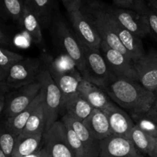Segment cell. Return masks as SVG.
Returning a JSON list of instances; mask_svg holds the SVG:
<instances>
[{
    "label": "cell",
    "instance_id": "1",
    "mask_svg": "<svg viewBox=\"0 0 157 157\" xmlns=\"http://www.w3.org/2000/svg\"><path fill=\"white\" fill-rule=\"evenodd\" d=\"M104 90L112 101L128 111L133 117L147 114L156 98V94L140 83L126 78H117Z\"/></svg>",
    "mask_w": 157,
    "mask_h": 157
},
{
    "label": "cell",
    "instance_id": "2",
    "mask_svg": "<svg viewBox=\"0 0 157 157\" xmlns=\"http://www.w3.org/2000/svg\"><path fill=\"white\" fill-rule=\"evenodd\" d=\"M80 44L84 56V71L81 76L104 90L117 79V77L110 70L101 51L91 48L81 42Z\"/></svg>",
    "mask_w": 157,
    "mask_h": 157
},
{
    "label": "cell",
    "instance_id": "3",
    "mask_svg": "<svg viewBox=\"0 0 157 157\" xmlns=\"http://www.w3.org/2000/svg\"><path fill=\"white\" fill-rule=\"evenodd\" d=\"M37 81L41 85V90L44 94V108L45 113V131L48 130L57 121L61 113L62 97L58 85L54 81L50 69L44 65L38 76Z\"/></svg>",
    "mask_w": 157,
    "mask_h": 157
},
{
    "label": "cell",
    "instance_id": "4",
    "mask_svg": "<svg viewBox=\"0 0 157 157\" xmlns=\"http://www.w3.org/2000/svg\"><path fill=\"white\" fill-rule=\"evenodd\" d=\"M52 32L60 47L75 64L81 75L84 71V56L81 46L75 32H72L61 17L53 19Z\"/></svg>",
    "mask_w": 157,
    "mask_h": 157
},
{
    "label": "cell",
    "instance_id": "5",
    "mask_svg": "<svg viewBox=\"0 0 157 157\" xmlns=\"http://www.w3.org/2000/svg\"><path fill=\"white\" fill-rule=\"evenodd\" d=\"M81 9L91 20L102 41H105L112 48L130 58L127 50L121 44L116 32L110 25L108 15L104 9V6L96 2L90 6L83 7Z\"/></svg>",
    "mask_w": 157,
    "mask_h": 157
},
{
    "label": "cell",
    "instance_id": "6",
    "mask_svg": "<svg viewBox=\"0 0 157 157\" xmlns=\"http://www.w3.org/2000/svg\"><path fill=\"white\" fill-rule=\"evenodd\" d=\"M41 90V85L38 81L9 90L5 98L2 112L5 119L12 117L27 108Z\"/></svg>",
    "mask_w": 157,
    "mask_h": 157
},
{
    "label": "cell",
    "instance_id": "7",
    "mask_svg": "<svg viewBox=\"0 0 157 157\" xmlns=\"http://www.w3.org/2000/svg\"><path fill=\"white\" fill-rule=\"evenodd\" d=\"M44 64L40 58H24L9 71L5 83L12 89H17L37 81Z\"/></svg>",
    "mask_w": 157,
    "mask_h": 157
},
{
    "label": "cell",
    "instance_id": "8",
    "mask_svg": "<svg viewBox=\"0 0 157 157\" xmlns=\"http://www.w3.org/2000/svg\"><path fill=\"white\" fill-rule=\"evenodd\" d=\"M104 7L123 27L140 38H144L151 33L147 18L144 14L139 13L133 9H123L115 6H104Z\"/></svg>",
    "mask_w": 157,
    "mask_h": 157
},
{
    "label": "cell",
    "instance_id": "9",
    "mask_svg": "<svg viewBox=\"0 0 157 157\" xmlns=\"http://www.w3.org/2000/svg\"><path fill=\"white\" fill-rule=\"evenodd\" d=\"M100 51L110 70L117 78H126L138 81L134 62L131 58L112 48L104 41H101Z\"/></svg>",
    "mask_w": 157,
    "mask_h": 157
},
{
    "label": "cell",
    "instance_id": "10",
    "mask_svg": "<svg viewBox=\"0 0 157 157\" xmlns=\"http://www.w3.org/2000/svg\"><path fill=\"white\" fill-rule=\"evenodd\" d=\"M42 147L52 157H75L67 140L65 126L61 121H57L44 131Z\"/></svg>",
    "mask_w": 157,
    "mask_h": 157
},
{
    "label": "cell",
    "instance_id": "11",
    "mask_svg": "<svg viewBox=\"0 0 157 157\" xmlns=\"http://www.w3.org/2000/svg\"><path fill=\"white\" fill-rule=\"evenodd\" d=\"M68 15L78 41L91 48L100 50L102 39L87 14L79 9L70 12Z\"/></svg>",
    "mask_w": 157,
    "mask_h": 157
},
{
    "label": "cell",
    "instance_id": "12",
    "mask_svg": "<svg viewBox=\"0 0 157 157\" xmlns=\"http://www.w3.org/2000/svg\"><path fill=\"white\" fill-rule=\"evenodd\" d=\"M99 157H145L124 136L110 135L100 142Z\"/></svg>",
    "mask_w": 157,
    "mask_h": 157
},
{
    "label": "cell",
    "instance_id": "13",
    "mask_svg": "<svg viewBox=\"0 0 157 157\" xmlns=\"http://www.w3.org/2000/svg\"><path fill=\"white\" fill-rule=\"evenodd\" d=\"M138 82L150 91L157 94V50L151 48L134 63Z\"/></svg>",
    "mask_w": 157,
    "mask_h": 157
},
{
    "label": "cell",
    "instance_id": "14",
    "mask_svg": "<svg viewBox=\"0 0 157 157\" xmlns=\"http://www.w3.org/2000/svg\"><path fill=\"white\" fill-rule=\"evenodd\" d=\"M50 72L61 93V97H62L61 108H62L65 103L78 94V87L83 78L78 69L69 71L50 69Z\"/></svg>",
    "mask_w": 157,
    "mask_h": 157
},
{
    "label": "cell",
    "instance_id": "15",
    "mask_svg": "<svg viewBox=\"0 0 157 157\" xmlns=\"http://www.w3.org/2000/svg\"><path fill=\"white\" fill-rule=\"evenodd\" d=\"M107 13L108 15L109 19H110V25L113 27L114 32H116L121 44L127 50L130 58L133 60L134 63L139 61L146 54L144 44H143L142 38L123 27L108 12H107Z\"/></svg>",
    "mask_w": 157,
    "mask_h": 157
},
{
    "label": "cell",
    "instance_id": "16",
    "mask_svg": "<svg viewBox=\"0 0 157 157\" xmlns=\"http://www.w3.org/2000/svg\"><path fill=\"white\" fill-rule=\"evenodd\" d=\"M113 135L128 138L129 134L135 126L131 116L114 103L104 109Z\"/></svg>",
    "mask_w": 157,
    "mask_h": 157
},
{
    "label": "cell",
    "instance_id": "17",
    "mask_svg": "<svg viewBox=\"0 0 157 157\" xmlns=\"http://www.w3.org/2000/svg\"><path fill=\"white\" fill-rule=\"evenodd\" d=\"M78 94L94 109L104 110L113 102L103 89L82 78L78 87Z\"/></svg>",
    "mask_w": 157,
    "mask_h": 157
},
{
    "label": "cell",
    "instance_id": "18",
    "mask_svg": "<svg viewBox=\"0 0 157 157\" xmlns=\"http://www.w3.org/2000/svg\"><path fill=\"white\" fill-rule=\"evenodd\" d=\"M61 121L69 124V126L71 127L72 130L83 143L90 156L92 157H99L100 142L91 136L84 123L75 119L68 114L63 115Z\"/></svg>",
    "mask_w": 157,
    "mask_h": 157
},
{
    "label": "cell",
    "instance_id": "19",
    "mask_svg": "<svg viewBox=\"0 0 157 157\" xmlns=\"http://www.w3.org/2000/svg\"><path fill=\"white\" fill-rule=\"evenodd\" d=\"M83 123L91 136L99 142L112 134L107 117L103 110L94 109Z\"/></svg>",
    "mask_w": 157,
    "mask_h": 157
},
{
    "label": "cell",
    "instance_id": "20",
    "mask_svg": "<svg viewBox=\"0 0 157 157\" xmlns=\"http://www.w3.org/2000/svg\"><path fill=\"white\" fill-rule=\"evenodd\" d=\"M42 101H44V94H43L42 90H41V92L38 94L36 98L32 101V104L27 108H25L24 110H22L19 113L12 117L4 119L7 127L17 137H18L21 135V133H22L23 130L25 127V124H27L30 117L32 116V114L35 111V109L37 108V107Z\"/></svg>",
    "mask_w": 157,
    "mask_h": 157
},
{
    "label": "cell",
    "instance_id": "21",
    "mask_svg": "<svg viewBox=\"0 0 157 157\" xmlns=\"http://www.w3.org/2000/svg\"><path fill=\"white\" fill-rule=\"evenodd\" d=\"M94 110V108L86 100L78 94L65 103L61 108V113H63V115L68 114L75 119L84 122Z\"/></svg>",
    "mask_w": 157,
    "mask_h": 157
},
{
    "label": "cell",
    "instance_id": "22",
    "mask_svg": "<svg viewBox=\"0 0 157 157\" xmlns=\"http://www.w3.org/2000/svg\"><path fill=\"white\" fill-rule=\"evenodd\" d=\"M127 139L140 153L148 156L154 153L157 147V138L147 134L136 125L130 131Z\"/></svg>",
    "mask_w": 157,
    "mask_h": 157
},
{
    "label": "cell",
    "instance_id": "23",
    "mask_svg": "<svg viewBox=\"0 0 157 157\" xmlns=\"http://www.w3.org/2000/svg\"><path fill=\"white\" fill-rule=\"evenodd\" d=\"M19 26L24 29L26 33L29 34L34 43L35 44L41 43L43 40V35L41 23L36 14L26 3Z\"/></svg>",
    "mask_w": 157,
    "mask_h": 157
},
{
    "label": "cell",
    "instance_id": "24",
    "mask_svg": "<svg viewBox=\"0 0 157 157\" xmlns=\"http://www.w3.org/2000/svg\"><path fill=\"white\" fill-rule=\"evenodd\" d=\"M45 113H44V101H42L30 117L27 124H25L22 133L18 137H28V136H38V135L43 136L45 131Z\"/></svg>",
    "mask_w": 157,
    "mask_h": 157
},
{
    "label": "cell",
    "instance_id": "25",
    "mask_svg": "<svg viewBox=\"0 0 157 157\" xmlns=\"http://www.w3.org/2000/svg\"><path fill=\"white\" fill-rule=\"evenodd\" d=\"M43 136L18 137L11 157H22L38 152L41 148Z\"/></svg>",
    "mask_w": 157,
    "mask_h": 157
},
{
    "label": "cell",
    "instance_id": "26",
    "mask_svg": "<svg viewBox=\"0 0 157 157\" xmlns=\"http://www.w3.org/2000/svg\"><path fill=\"white\" fill-rule=\"evenodd\" d=\"M25 7V0H0V13L18 25Z\"/></svg>",
    "mask_w": 157,
    "mask_h": 157
},
{
    "label": "cell",
    "instance_id": "27",
    "mask_svg": "<svg viewBox=\"0 0 157 157\" xmlns=\"http://www.w3.org/2000/svg\"><path fill=\"white\" fill-rule=\"evenodd\" d=\"M29 5L36 14L41 25H48L51 21L54 10V0H30Z\"/></svg>",
    "mask_w": 157,
    "mask_h": 157
},
{
    "label": "cell",
    "instance_id": "28",
    "mask_svg": "<svg viewBox=\"0 0 157 157\" xmlns=\"http://www.w3.org/2000/svg\"><path fill=\"white\" fill-rule=\"evenodd\" d=\"M18 137L9 130L5 120L0 121V148L8 157L13 153Z\"/></svg>",
    "mask_w": 157,
    "mask_h": 157
},
{
    "label": "cell",
    "instance_id": "29",
    "mask_svg": "<svg viewBox=\"0 0 157 157\" xmlns=\"http://www.w3.org/2000/svg\"><path fill=\"white\" fill-rule=\"evenodd\" d=\"M134 11L145 15L150 28V34L157 40V12L146 2L145 0H137Z\"/></svg>",
    "mask_w": 157,
    "mask_h": 157
},
{
    "label": "cell",
    "instance_id": "30",
    "mask_svg": "<svg viewBox=\"0 0 157 157\" xmlns=\"http://www.w3.org/2000/svg\"><path fill=\"white\" fill-rule=\"evenodd\" d=\"M63 123H64V126H65L69 145H70L71 149L75 157H92L90 155V153H88L87 149L85 148L83 143L81 141V140L78 138V136H77L75 131L69 126V124H67L65 122Z\"/></svg>",
    "mask_w": 157,
    "mask_h": 157
},
{
    "label": "cell",
    "instance_id": "31",
    "mask_svg": "<svg viewBox=\"0 0 157 157\" xmlns=\"http://www.w3.org/2000/svg\"><path fill=\"white\" fill-rule=\"evenodd\" d=\"M24 58L20 54L0 47V68L7 75L11 67Z\"/></svg>",
    "mask_w": 157,
    "mask_h": 157
},
{
    "label": "cell",
    "instance_id": "32",
    "mask_svg": "<svg viewBox=\"0 0 157 157\" xmlns=\"http://www.w3.org/2000/svg\"><path fill=\"white\" fill-rule=\"evenodd\" d=\"M133 118L135 125L147 134L157 138V121L149 115L134 117Z\"/></svg>",
    "mask_w": 157,
    "mask_h": 157
},
{
    "label": "cell",
    "instance_id": "33",
    "mask_svg": "<svg viewBox=\"0 0 157 157\" xmlns=\"http://www.w3.org/2000/svg\"><path fill=\"white\" fill-rule=\"evenodd\" d=\"M61 2L65 7L67 13L79 10L83 7V3L81 0H61Z\"/></svg>",
    "mask_w": 157,
    "mask_h": 157
},
{
    "label": "cell",
    "instance_id": "34",
    "mask_svg": "<svg viewBox=\"0 0 157 157\" xmlns=\"http://www.w3.org/2000/svg\"><path fill=\"white\" fill-rule=\"evenodd\" d=\"M10 90H12V89L9 88L4 81H0V114L2 113L3 112V108H4L5 104V98H6V94Z\"/></svg>",
    "mask_w": 157,
    "mask_h": 157
},
{
    "label": "cell",
    "instance_id": "35",
    "mask_svg": "<svg viewBox=\"0 0 157 157\" xmlns=\"http://www.w3.org/2000/svg\"><path fill=\"white\" fill-rule=\"evenodd\" d=\"M115 6L123 9H128L135 10L136 0H113Z\"/></svg>",
    "mask_w": 157,
    "mask_h": 157
},
{
    "label": "cell",
    "instance_id": "36",
    "mask_svg": "<svg viewBox=\"0 0 157 157\" xmlns=\"http://www.w3.org/2000/svg\"><path fill=\"white\" fill-rule=\"evenodd\" d=\"M0 44L4 46H9L12 44L9 35L6 33V32L2 27L1 25H0Z\"/></svg>",
    "mask_w": 157,
    "mask_h": 157
},
{
    "label": "cell",
    "instance_id": "37",
    "mask_svg": "<svg viewBox=\"0 0 157 157\" xmlns=\"http://www.w3.org/2000/svg\"><path fill=\"white\" fill-rule=\"evenodd\" d=\"M147 114L149 115L150 117H153V119H155L157 121V94H156V101H155L153 107H151L150 111H149Z\"/></svg>",
    "mask_w": 157,
    "mask_h": 157
},
{
    "label": "cell",
    "instance_id": "38",
    "mask_svg": "<svg viewBox=\"0 0 157 157\" xmlns=\"http://www.w3.org/2000/svg\"><path fill=\"white\" fill-rule=\"evenodd\" d=\"M148 5L157 12V0H148Z\"/></svg>",
    "mask_w": 157,
    "mask_h": 157
},
{
    "label": "cell",
    "instance_id": "39",
    "mask_svg": "<svg viewBox=\"0 0 157 157\" xmlns=\"http://www.w3.org/2000/svg\"><path fill=\"white\" fill-rule=\"evenodd\" d=\"M81 2L83 3V7H86V6H88L90 5H92L93 3L96 2L95 0H81Z\"/></svg>",
    "mask_w": 157,
    "mask_h": 157
},
{
    "label": "cell",
    "instance_id": "40",
    "mask_svg": "<svg viewBox=\"0 0 157 157\" xmlns=\"http://www.w3.org/2000/svg\"><path fill=\"white\" fill-rule=\"evenodd\" d=\"M41 157H52L44 147H41Z\"/></svg>",
    "mask_w": 157,
    "mask_h": 157
},
{
    "label": "cell",
    "instance_id": "41",
    "mask_svg": "<svg viewBox=\"0 0 157 157\" xmlns=\"http://www.w3.org/2000/svg\"><path fill=\"white\" fill-rule=\"evenodd\" d=\"M6 78H7V74L5 73L1 68H0V81H6Z\"/></svg>",
    "mask_w": 157,
    "mask_h": 157
},
{
    "label": "cell",
    "instance_id": "42",
    "mask_svg": "<svg viewBox=\"0 0 157 157\" xmlns=\"http://www.w3.org/2000/svg\"><path fill=\"white\" fill-rule=\"evenodd\" d=\"M22 157H41V149H40L38 152L33 153V154H31V155H29V156H22Z\"/></svg>",
    "mask_w": 157,
    "mask_h": 157
},
{
    "label": "cell",
    "instance_id": "43",
    "mask_svg": "<svg viewBox=\"0 0 157 157\" xmlns=\"http://www.w3.org/2000/svg\"><path fill=\"white\" fill-rule=\"evenodd\" d=\"M0 157H8L6 154H5L4 152L2 150L1 148H0Z\"/></svg>",
    "mask_w": 157,
    "mask_h": 157
},
{
    "label": "cell",
    "instance_id": "44",
    "mask_svg": "<svg viewBox=\"0 0 157 157\" xmlns=\"http://www.w3.org/2000/svg\"><path fill=\"white\" fill-rule=\"evenodd\" d=\"M149 157H157V153H153L151 156H150Z\"/></svg>",
    "mask_w": 157,
    "mask_h": 157
},
{
    "label": "cell",
    "instance_id": "45",
    "mask_svg": "<svg viewBox=\"0 0 157 157\" xmlns=\"http://www.w3.org/2000/svg\"><path fill=\"white\" fill-rule=\"evenodd\" d=\"M29 1H30V0H25V3L29 2Z\"/></svg>",
    "mask_w": 157,
    "mask_h": 157
},
{
    "label": "cell",
    "instance_id": "46",
    "mask_svg": "<svg viewBox=\"0 0 157 157\" xmlns=\"http://www.w3.org/2000/svg\"><path fill=\"white\" fill-rule=\"evenodd\" d=\"M154 153H157V147H156V150H155V152H154Z\"/></svg>",
    "mask_w": 157,
    "mask_h": 157
}]
</instances>
